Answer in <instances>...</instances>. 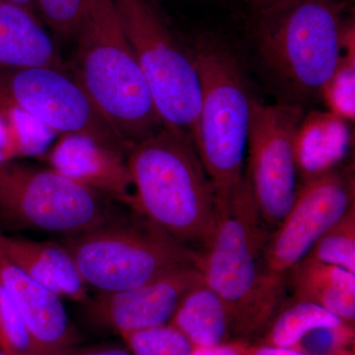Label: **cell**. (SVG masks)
<instances>
[{"instance_id": "29", "label": "cell", "mask_w": 355, "mask_h": 355, "mask_svg": "<svg viewBox=\"0 0 355 355\" xmlns=\"http://www.w3.org/2000/svg\"><path fill=\"white\" fill-rule=\"evenodd\" d=\"M191 355H241L232 342L222 343L214 347H193Z\"/></svg>"}, {"instance_id": "25", "label": "cell", "mask_w": 355, "mask_h": 355, "mask_svg": "<svg viewBox=\"0 0 355 355\" xmlns=\"http://www.w3.org/2000/svg\"><path fill=\"white\" fill-rule=\"evenodd\" d=\"M89 0H35L44 25L58 39L74 38L87 8Z\"/></svg>"}, {"instance_id": "27", "label": "cell", "mask_w": 355, "mask_h": 355, "mask_svg": "<svg viewBox=\"0 0 355 355\" xmlns=\"http://www.w3.org/2000/svg\"><path fill=\"white\" fill-rule=\"evenodd\" d=\"M231 342L241 355H309L291 349H279V347H266L258 343H249L247 340H236ZM333 355H355V350L354 349L345 350Z\"/></svg>"}, {"instance_id": "13", "label": "cell", "mask_w": 355, "mask_h": 355, "mask_svg": "<svg viewBox=\"0 0 355 355\" xmlns=\"http://www.w3.org/2000/svg\"><path fill=\"white\" fill-rule=\"evenodd\" d=\"M128 153L93 137L69 135L58 137L41 159L72 181L132 210L135 191Z\"/></svg>"}, {"instance_id": "11", "label": "cell", "mask_w": 355, "mask_h": 355, "mask_svg": "<svg viewBox=\"0 0 355 355\" xmlns=\"http://www.w3.org/2000/svg\"><path fill=\"white\" fill-rule=\"evenodd\" d=\"M303 116L299 105L252 99L246 175L261 216L272 228L279 225L297 193L294 141Z\"/></svg>"}, {"instance_id": "5", "label": "cell", "mask_w": 355, "mask_h": 355, "mask_svg": "<svg viewBox=\"0 0 355 355\" xmlns=\"http://www.w3.org/2000/svg\"><path fill=\"white\" fill-rule=\"evenodd\" d=\"M246 175L226 209L219 210L216 232L202 253L205 284L227 305L238 340L263 331L275 314L261 284V257L268 231Z\"/></svg>"}, {"instance_id": "14", "label": "cell", "mask_w": 355, "mask_h": 355, "mask_svg": "<svg viewBox=\"0 0 355 355\" xmlns=\"http://www.w3.org/2000/svg\"><path fill=\"white\" fill-rule=\"evenodd\" d=\"M0 230V286L17 306L44 355H64L76 347L77 335L62 302L40 286L7 254Z\"/></svg>"}, {"instance_id": "28", "label": "cell", "mask_w": 355, "mask_h": 355, "mask_svg": "<svg viewBox=\"0 0 355 355\" xmlns=\"http://www.w3.org/2000/svg\"><path fill=\"white\" fill-rule=\"evenodd\" d=\"M64 355H132L130 350L114 347V345H95L83 349H70Z\"/></svg>"}, {"instance_id": "26", "label": "cell", "mask_w": 355, "mask_h": 355, "mask_svg": "<svg viewBox=\"0 0 355 355\" xmlns=\"http://www.w3.org/2000/svg\"><path fill=\"white\" fill-rule=\"evenodd\" d=\"M354 324L343 322L309 331L292 349L309 355H333L354 349Z\"/></svg>"}, {"instance_id": "19", "label": "cell", "mask_w": 355, "mask_h": 355, "mask_svg": "<svg viewBox=\"0 0 355 355\" xmlns=\"http://www.w3.org/2000/svg\"><path fill=\"white\" fill-rule=\"evenodd\" d=\"M58 135L19 110L0 106V164L43 157Z\"/></svg>"}, {"instance_id": "30", "label": "cell", "mask_w": 355, "mask_h": 355, "mask_svg": "<svg viewBox=\"0 0 355 355\" xmlns=\"http://www.w3.org/2000/svg\"><path fill=\"white\" fill-rule=\"evenodd\" d=\"M254 6L258 7L259 10L261 9L268 8V7L275 6V4L279 3L284 0H250Z\"/></svg>"}, {"instance_id": "15", "label": "cell", "mask_w": 355, "mask_h": 355, "mask_svg": "<svg viewBox=\"0 0 355 355\" xmlns=\"http://www.w3.org/2000/svg\"><path fill=\"white\" fill-rule=\"evenodd\" d=\"M32 67L67 69L36 13L0 0V69Z\"/></svg>"}, {"instance_id": "16", "label": "cell", "mask_w": 355, "mask_h": 355, "mask_svg": "<svg viewBox=\"0 0 355 355\" xmlns=\"http://www.w3.org/2000/svg\"><path fill=\"white\" fill-rule=\"evenodd\" d=\"M352 142L349 121L331 112H311L303 116L294 141L296 170L301 181L340 167Z\"/></svg>"}, {"instance_id": "24", "label": "cell", "mask_w": 355, "mask_h": 355, "mask_svg": "<svg viewBox=\"0 0 355 355\" xmlns=\"http://www.w3.org/2000/svg\"><path fill=\"white\" fill-rule=\"evenodd\" d=\"M132 355H191L193 347L170 324L121 336Z\"/></svg>"}, {"instance_id": "1", "label": "cell", "mask_w": 355, "mask_h": 355, "mask_svg": "<svg viewBox=\"0 0 355 355\" xmlns=\"http://www.w3.org/2000/svg\"><path fill=\"white\" fill-rule=\"evenodd\" d=\"M128 161L132 211L202 254L214 239L218 209L193 137L163 125L132 146Z\"/></svg>"}, {"instance_id": "7", "label": "cell", "mask_w": 355, "mask_h": 355, "mask_svg": "<svg viewBox=\"0 0 355 355\" xmlns=\"http://www.w3.org/2000/svg\"><path fill=\"white\" fill-rule=\"evenodd\" d=\"M114 2L163 125L193 139L202 96L195 55L180 43L154 0Z\"/></svg>"}, {"instance_id": "17", "label": "cell", "mask_w": 355, "mask_h": 355, "mask_svg": "<svg viewBox=\"0 0 355 355\" xmlns=\"http://www.w3.org/2000/svg\"><path fill=\"white\" fill-rule=\"evenodd\" d=\"M294 300L313 303L347 323L355 321V273L305 257L287 272Z\"/></svg>"}, {"instance_id": "18", "label": "cell", "mask_w": 355, "mask_h": 355, "mask_svg": "<svg viewBox=\"0 0 355 355\" xmlns=\"http://www.w3.org/2000/svg\"><path fill=\"white\" fill-rule=\"evenodd\" d=\"M169 324L181 331L193 347H217L231 342V336H234L227 305L205 282L184 296Z\"/></svg>"}, {"instance_id": "10", "label": "cell", "mask_w": 355, "mask_h": 355, "mask_svg": "<svg viewBox=\"0 0 355 355\" xmlns=\"http://www.w3.org/2000/svg\"><path fill=\"white\" fill-rule=\"evenodd\" d=\"M0 106L27 114L58 137L80 135L130 151L67 69H0Z\"/></svg>"}, {"instance_id": "21", "label": "cell", "mask_w": 355, "mask_h": 355, "mask_svg": "<svg viewBox=\"0 0 355 355\" xmlns=\"http://www.w3.org/2000/svg\"><path fill=\"white\" fill-rule=\"evenodd\" d=\"M328 111L352 121L355 116L354 28L347 25L343 31V53L335 73L322 91Z\"/></svg>"}, {"instance_id": "22", "label": "cell", "mask_w": 355, "mask_h": 355, "mask_svg": "<svg viewBox=\"0 0 355 355\" xmlns=\"http://www.w3.org/2000/svg\"><path fill=\"white\" fill-rule=\"evenodd\" d=\"M308 256L355 273V205L319 238Z\"/></svg>"}, {"instance_id": "31", "label": "cell", "mask_w": 355, "mask_h": 355, "mask_svg": "<svg viewBox=\"0 0 355 355\" xmlns=\"http://www.w3.org/2000/svg\"><path fill=\"white\" fill-rule=\"evenodd\" d=\"M6 1L12 2L14 4H17L28 9V10L32 11L35 13L36 11V7H35V0H6Z\"/></svg>"}, {"instance_id": "23", "label": "cell", "mask_w": 355, "mask_h": 355, "mask_svg": "<svg viewBox=\"0 0 355 355\" xmlns=\"http://www.w3.org/2000/svg\"><path fill=\"white\" fill-rule=\"evenodd\" d=\"M0 350L6 355H44L6 289H0Z\"/></svg>"}, {"instance_id": "20", "label": "cell", "mask_w": 355, "mask_h": 355, "mask_svg": "<svg viewBox=\"0 0 355 355\" xmlns=\"http://www.w3.org/2000/svg\"><path fill=\"white\" fill-rule=\"evenodd\" d=\"M343 322L320 306L294 300L284 309L277 311L258 345L292 349L309 331L321 327L338 326Z\"/></svg>"}, {"instance_id": "9", "label": "cell", "mask_w": 355, "mask_h": 355, "mask_svg": "<svg viewBox=\"0 0 355 355\" xmlns=\"http://www.w3.org/2000/svg\"><path fill=\"white\" fill-rule=\"evenodd\" d=\"M352 173L338 167L302 182L286 216L268 237L261 257V284L275 314L286 291V275L319 238L354 205Z\"/></svg>"}, {"instance_id": "6", "label": "cell", "mask_w": 355, "mask_h": 355, "mask_svg": "<svg viewBox=\"0 0 355 355\" xmlns=\"http://www.w3.org/2000/svg\"><path fill=\"white\" fill-rule=\"evenodd\" d=\"M64 246L86 286L98 293L135 288L183 265H202V254L146 218L118 219L69 236Z\"/></svg>"}, {"instance_id": "2", "label": "cell", "mask_w": 355, "mask_h": 355, "mask_svg": "<svg viewBox=\"0 0 355 355\" xmlns=\"http://www.w3.org/2000/svg\"><path fill=\"white\" fill-rule=\"evenodd\" d=\"M69 73L114 132L132 147L163 127L114 0H89Z\"/></svg>"}, {"instance_id": "3", "label": "cell", "mask_w": 355, "mask_h": 355, "mask_svg": "<svg viewBox=\"0 0 355 355\" xmlns=\"http://www.w3.org/2000/svg\"><path fill=\"white\" fill-rule=\"evenodd\" d=\"M338 0H284L260 10L258 53L266 69L294 99L321 97L343 53Z\"/></svg>"}, {"instance_id": "4", "label": "cell", "mask_w": 355, "mask_h": 355, "mask_svg": "<svg viewBox=\"0 0 355 355\" xmlns=\"http://www.w3.org/2000/svg\"><path fill=\"white\" fill-rule=\"evenodd\" d=\"M202 105L193 144L216 191L217 209H226L241 188L249 141L252 97L234 58L219 46L196 51Z\"/></svg>"}, {"instance_id": "12", "label": "cell", "mask_w": 355, "mask_h": 355, "mask_svg": "<svg viewBox=\"0 0 355 355\" xmlns=\"http://www.w3.org/2000/svg\"><path fill=\"white\" fill-rule=\"evenodd\" d=\"M203 282L200 266H176L135 288L98 293L87 302L88 315L98 326L120 336L164 326L184 296Z\"/></svg>"}, {"instance_id": "32", "label": "cell", "mask_w": 355, "mask_h": 355, "mask_svg": "<svg viewBox=\"0 0 355 355\" xmlns=\"http://www.w3.org/2000/svg\"><path fill=\"white\" fill-rule=\"evenodd\" d=\"M0 289H1V286H0Z\"/></svg>"}, {"instance_id": "8", "label": "cell", "mask_w": 355, "mask_h": 355, "mask_svg": "<svg viewBox=\"0 0 355 355\" xmlns=\"http://www.w3.org/2000/svg\"><path fill=\"white\" fill-rule=\"evenodd\" d=\"M112 202L48 166L0 164V218L14 227L81 234L116 218Z\"/></svg>"}]
</instances>
